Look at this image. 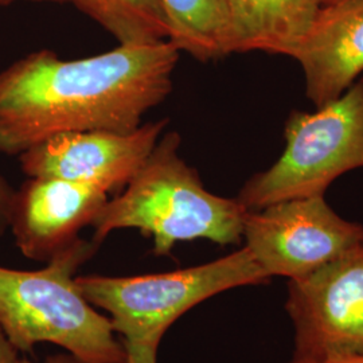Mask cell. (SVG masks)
Masks as SVG:
<instances>
[{
    "label": "cell",
    "instance_id": "1",
    "mask_svg": "<svg viewBox=\"0 0 363 363\" xmlns=\"http://www.w3.org/2000/svg\"><path fill=\"white\" fill-rule=\"evenodd\" d=\"M179 55L169 39L77 60L30 52L0 72V152L21 156L67 132L139 128L172 91Z\"/></svg>",
    "mask_w": 363,
    "mask_h": 363
},
{
    "label": "cell",
    "instance_id": "2",
    "mask_svg": "<svg viewBox=\"0 0 363 363\" xmlns=\"http://www.w3.org/2000/svg\"><path fill=\"white\" fill-rule=\"evenodd\" d=\"M179 150V133L164 132L143 166L91 223L97 245L121 229L151 237L156 256H169L184 241L233 245L242 240L249 210L237 198L210 193Z\"/></svg>",
    "mask_w": 363,
    "mask_h": 363
},
{
    "label": "cell",
    "instance_id": "3",
    "mask_svg": "<svg viewBox=\"0 0 363 363\" xmlns=\"http://www.w3.org/2000/svg\"><path fill=\"white\" fill-rule=\"evenodd\" d=\"M99 247L78 238L38 271L0 267V327L16 350L31 352L39 343H52L85 362L130 363L111 319L76 283L78 268Z\"/></svg>",
    "mask_w": 363,
    "mask_h": 363
},
{
    "label": "cell",
    "instance_id": "4",
    "mask_svg": "<svg viewBox=\"0 0 363 363\" xmlns=\"http://www.w3.org/2000/svg\"><path fill=\"white\" fill-rule=\"evenodd\" d=\"M269 280L247 247L172 272L76 277L85 298L109 313L123 342L155 345H160L169 325L196 304L233 288L267 284Z\"/></svg>",
    "mask_w": 363,
    "mask_h": 363
},
{
    "label": "cell",
    "instance_id": "5",
    "mask_svg": "<svg viewBox=\"0 0 363 363\" xmlns=\"http://www.w3.org/2000/svg\"><path fill=\"white\" fill-rule=\"evenodd\" d=\"M279 160L253 175L237 199L255 211L273 203L325 195L328 186L363 167V78L316 112H292Z\"/></svg>",
    "mask_w": 363,
    "mask_h": 363
},
{
    "label": "cell",
    "instance_id": "6",
    "mask_svg": "<svg viewBox=\"0 0 363 363\" xmlns=\"http://www.w3.org/2000/svg\"><path fill=\"white\" fill-rule=\"evenodd\" d=\"M286 310L295 328L292 361L363 354V242L288 280Z\"/></svg>",
    "mask_w": 363,
    "mask_h": 363
},
{
    "label": "cell",
    "instance_id": "7",
    "mask_svg": "<svg viewBox=\"0 0 363 363\" xmlns=\"http://www.w3.org/2000/svg\"><path fill=\"white\" fill-rule=\"evenodd\" d=\"M245 247L271 279H298L363 242V225L342 218L325 195L247 211Z\"/></svg>",
    "mask_w": 363,
    "mask_h": 363
},
{
    "label": "cell",
    "instance_id": "8",
    "mask_svg": "<svg viewBox=\"0 0 363 363\" xmlns=\"http://www.w3.org/2000/svg\"><path fill=\"white\" fill-rule=\"evenodd\" d=\"M167 120L130 132L86 130L55 135L19 156L27 178H57L103 189H124L167 128Z\"/></svg>",
    "mask_w": 363,
    "mask_h": 363
},
{
    "label": "cell",
    "instance_id": "9",
    "mask_svg": "<svg viewBox=\"0 0 363 363\" xmlns=\"http://www.w3.org/2000/svg\"><path fill=\"white\" fill-rule=\"evenodd\" d=\"M91 184L57 178H27L15 190L7 226L15 245L30 259L48 262L74 244L108 202Z\"/></svg>",
    "mask_w": 363,
    "mask_h": 363
},
{
    "label": "cell",
    "instance_id": "10",
    "mask_svg": "<svg viewBox=\"0 0 363 363\" xmlns=\"http://www.w3.org/2000/svg\"><path fill=\"white\" fill-rule=\"evenodd\" d=\"M291 58L301 66L316 108L337 100L363 72V0L325 4Z\"/></svg>",
    "mask_w": 363,
    "mask_h": 363
},
{
    "label": "cell",
    "instance_id": "11",
    "mask_svg": "<svg viewBox=\"0 0 363 363\" xmlns=\"http://www.w3.org/2000/svg\"><path fill=\"white\" fill-rule=\"evenodd\" d=\"M325 0H226L229 50L291 57L306 39Z\"/></svg>",
    "mask_w": 363,
    "mask_h": 363
},
{
    "label": "cell",
    "instance_id": "12",
    "mask_svg": "<svg viewBox=\"0 0 363 363\" xmlns=\"http://www.w3.org/2000/svg\"><path fill=\"white\" fill-rule=\"evenodd\" d=\"M169 40L179 52L208 62L230 54L226 0H160Z\"/></svg>",
    "mask_w": 363,
    "mask_h": 363
},
{
    "label": "cell",
    "instance_id": "13",
    "mask_svg": "<svg viewBox=\"0 0 363 363\" xmlns=\"http://www.w3.org/2000/svg\"><path fill=\"white\" fill-rule=\"evenodd\" d=\"M105 28L118 43L169 39V21L160 0H67Z\"/></svg>",
    "mask_w": 363,
    "mask_h": 363
},
{
    "label": "cell",
    "instance_id": "14",
    "mask_svg": "<svg viewBox=\"0 0 363 363\" xmlns=\"http://www.w3.org/2000/svg\"><path fill=\"white\" fill-rule=\"evenodd\" d=\"M128 351L130 363H157V347L155 343L123 342Z\"/></svg>",
    "mask_w": 363,
    "mask_h": 363
},
{
    "label": "cell",
    "instance_id": "15",
    "mask_svg": "<svg viewBox=\"0 0 363 363\" xmlns=\"http://www.w3.org/2000/svg\"><path fill=\"white\" fill-rule=\"evenodd\" d=\"M13 194H15V190L9 184V182L0 175V225L1 226H7Z\"/></svg>",
    "mask_w": 363,
    "mask_h": 363
},
{
    "label": "cell",
    "instance_id": "16",
    "mask_svg": "<svg viewBox=\"0 0 363 363\" xmlns=\"http://www.w3.org/2000/svg\"><path fill=\"white\" fill-rule=\"evenodd\" d=\"M18 352L13 347V343L9 340V337H6L4 331L0 327V363H18L19 362V357Z\"/></svg>",
    "mask_w": 363,
    "mask_h": 363
},
{
    "label": "cell",
    "instance_id": "17",
    "mask_svg": "<svg viewBox=\"0 0 363 363\" xmlns=\"http://www.w3.org/2000/svg\"><path fill=\"white\" fill-rule=\"evenodd\" d=\"M18 363H35L28 361L26 358H21ZM42 363H88L82 359H79L76 355L70 354V352H61V354H55V355H50Z\"/></svg>",
    "mask_w": 363,
    "mask_h": 363
},
{
    "label": "cell",
    "instance_id": "18",
    "mask_svg": "<svg viewBox=\"0 0 363 363\" xmlns=\"http://www.w3.org/2000/svg\"><path fill=\"white\" fill-rule=\"evenodd\" d=\"M289 363H363V354H359V355H349V357H339V358H330V359L318 361V362H298V361H291Z\"/></svg>",
    "mask_w": 363,
    "mask_h": 363
},
{
    "label": "cell",
    "instance_id": "19",
    "mask_svg": "<svg viewBox=\"0 0 363 363\" xmlns=\"http://www.w3.org/2000/svg\"><path fill=\"white\" fill-rule=\"evenodd\" d=\"M18 1H34V3H67V0H0V7H7Z\"/></svg>",
    "mask_w": 363,
    "mask_h": 363
},
{
    "label": "cell",
    "instance_id": "20",
    "mask_svg": "<svg viewBox=\"0 0 363 363\" xmlns=\"http://www.w3.org/2000/svg\"><path fill=\"white\" fill-rule=\"evenodd\" d=\"M337 1H342V0H325V4H330V3H337Z\"/></svg>",
    "mask_w": 363,
    "mask_h": 363
}]
</instances>
